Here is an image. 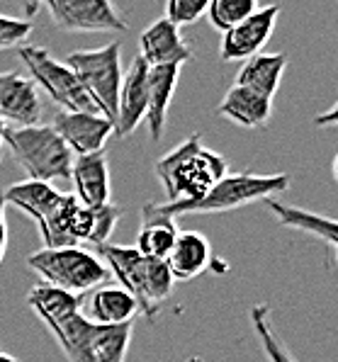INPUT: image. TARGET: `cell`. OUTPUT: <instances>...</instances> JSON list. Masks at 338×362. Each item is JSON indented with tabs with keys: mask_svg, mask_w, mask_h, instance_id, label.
<instances>
[{
	"mask_svg": "<svg viewBox=\"0 0 338 362\" xmlns=\"http://www.w3.org/2000/svg\"><path fill=\"white\" fill-rule=\"evenodd\" d=\"M5 204L25 211L40 226L44 248H69L91 236V209L76 202L74 194L59 192L54 185L22 180L3 190Z\"/></svg>",
	"mask_w": 338,
	"mask_h": 362,
	"instance_id": "1",
	"label": "cell"
},
{
	"mask_svg": "<svg viewBox=\"0 0 338 362\" xmlns=\"http://www.w3.org/2000/svg\"><path fill=\"white\" fill-rule=\"evenodd\" d=\"M153 173L168 197L165 204H175L204 197L214 187V182H219L229 170L224 156L202 146L199 134H192L173 151L161 156Z\"/></svg>",
	"mask_w": 338,
	"mask_h": 362,
	"instance_id": "2",
	"label": "cell"
},
{
	"mask_svg": "<svg viewBox=\"0 0 338 362\" xmlns=\"http://www.w3.org/2000/svg\"><path fill=\"white\" fill-rule=\"evenodd\" d=\"M290 187L287 173H273V175H258V173H226L219 182L204 197L192 202L161 204L165 214L187 216V214H224L241 207H248L260 199H275Z\"/></svg>",
	"mask_w": 338,
	"mask_h": 362,
	"instance_id": "3",
	"label": "cell"
},
{
	"mask_svg": "<svg viewBox=\"0 0 338 362\" xmlns=\"http://www.w3.org/2000/svg\"><path fill=\"white\" fill-rule=\"evenodd\" d=\"M3 144L13 151V158L25 170L27 180L47 182L66 180L71 175L74 153L66 148V144L59 139V134L47 124L20 127V129L5 132Z\"/></svg>",
	"mask_w": 338,
	"mask_h": 362,
	"instance_id": "4",
	"label": "cell"
},
{
	"mask_svg": "<svg viewBox=\"0 0 338 362\" xmlns=\"http://www.w3.org/2000/svg\"><path fill=\"white\" fill-rule=\"evenodd\" d=\"M132 328L134 324L98 326L78 311L52 326L49 333L57 338L69 362H124L132 343Z\"/></svg>",
	"mask_w": 338,
	"mask_h": 362,
	"instance_id": "5",
	"label": "cell"
},
{
	"mask_svg": "<svg viewBox=\"0 0 338 362\" xmlns=\"http://www.w3.org/2000/svg\"><path fill=\"white\" fill-rule=\"evenodd\" d=\"M66 66L71 69V74L78 78L88 98L95 103L98 112L107 122H112L115 127L122 78H124V71H122V44L115 39V42L105 44V47L74 52L66 59Z\"/></svg>",
	"mask_w": 338,
	"mask_h": 362,
	"instance_id": "6",
	"label": "cell"
},
{
	"mask_svg": "<svg viewBox=\"0 0 338 362\" xmlns=\"http://www.w3.org/2000/svg\"><path fill=\"white\" fill-rule=\"evenodd\" d=\"M27 265L44 280V285L81 294L107 285L110 270L98 253L78 246L69 248H42L27 258Z\"/></svg>",
	"mask_w": 338,
	"mask_h": 362,
	"instance_id": "7",
	"label": "cell"
},
{
	"mask_svg": "<svg viewBox=\"0 0 338 362\" xmlns=\"http://www.w3.org/2000/svg\"><path fill=\"white\" fill-rule=\"evenodd\" d=\"M18 57L22 59V64L27 66L35 86L47 93V95L52 98V103L59 105L61 112L100 115L95 103L83 90L78 78L71 74L69 66L54 59L47 49L22 44V47H18Z\"/></svg>",
	"mask_w": 338,
	"mask_h": 362,
	"instance_id": "8",
	"label": "cell"
},
{
	"mask_svg": "<svg viewBox=\"0 0 338 362\" xmlns=\"http://www.w3.org/2000/svg\"><path fill=\"white\" fill-rule=\"evenodd\" d=\"M42 8L64 32H127L129 25L110 0H44Z\"/></svg>",
	"mask_w": 338,
	"mask_h": 362,
	"instance_id": "9",
	"label": "cell"
},
{
	"mask_svg": "<svg viewBox=\"0 0 338 362\" xmlns=\"http://www.w3.org/2000/svg\"><path fill=\"white\" fill-rule=\"evenodd\" d=\"M280 18V5H265L258 8L251 18H246L241 25L224 32L219 44L221 61H248L256 54H263V47L268 44L270 35L275 30V22Z\"/></svg>",
	"mask_w": 338,
	"mask_h": 362,
	"instance_id": "10",
	"label": "cell"
},
{
	"mask_svg": "<svg viewBox=\"0 0 338 362\" xmlns=\"http://www.w3.org/2000/svg\"><path fill=\"white\" fill-rule=\"evenodd\" d=\"M44 115L40 88L20 71H0V119L5 124L35 127Z\"/></svg>",
	"mask_w": 338,
	"mask_h": 362,
	"instance_id": "11",
	"label": "cell"
},
{
	"mask_svg": "<svg viewBox=\"0 0 338 362\" xmlns=\"http://www.w3.org/2000/svg\"><path fill=\"white\" fill-rule=\"evenodd\" d=\"M52 129L59 134V139L74 153V158L105 151L110 136L115 134L112 122H107L103 115L88 112H59L54 117Z\"/></svg>",
	"mask_w": 338,
	"mask_h": 362,
	"instance_id": "12",
	"label": "cell"
},
{
	"mask_svg": "<svg viewBox=\"0 0 338 362\" xmlns=\"http://www.w3.org/2000/svg\"><path fill=\"white\" fill-rule=\"evenodd\" d=\"M165 265L175 282H187L207 270H214V275H221V270H226V263H219L214 258L209 238L199 231H180L165 258Z\"/></svg>",
	"mask_w": 338,
	"mask_h": 362,
	"instance_id": "13",
	"label": "cell"
},
{
	"mask_svg": "<svg viewBox=\"0 0 338 362\" xmlns=\"http://www.w3.org/2000/svg\"><path fill=\"white\" fill-rule=\"evenodd\" d=\"M71 182H74L76 202L86 209H98L110 202V160L107 151L91 156H76L71 165Z\"/></svg>",
	"mask_w": 338,
	"mask_h": 362,
	"instance_id": "14",
	"label": "cell"
},
{
	"mask_svg": "<svg viewBox=\"0 0 338 362\" xmlns=\"http://www.w3.org/2000/svg\"><path fill=\"white\" fill-rule=\"evenodd\" d=\"M139 49V59H144L148 69H153V66H182L192 59L190 44L182 39L178 27L170 25L165 18H158L141 32Z\"/></svg>",
	"mask_w": 338,
	"mask_h": 362,
	"instance_id": "15",
	"label": "cell"
},
{
	"mask_svg": "<svg viewBox=\"0 0 338 362\" xmlns=\"http://www.w3.org/2000/svg\"><path fill=\"white\" fill-rule=\"evenodd\" d=\"M146 76L148 66L136 57L122 78V90L117 103V119H115V136L127 139L146 117Z\"/></svg>",
	"mask_w": 338,
	"mask_h": 362,
	"instance_id": "16",
	"label": "cell"
},
{
	"mask_svg": "<svg viewBox=\"0 0 338 362\" xmlns=\"http://www.w3.org/2000/svg\"><path fill=\"white\" fill-rule=\"evenodd\" d=\"M180 69L182 66H153L148 69L146 76V122L148 134L153 141H158L163 136L165 129V117H168V107L173 103L175 88L180 81Z\"/></svg>",
	"mask_w": 338,
	"mask_h": 362,
	"instance_id": "17",
	"label": "cell"
},
{
	"mask_svg": "<svg viewBox=\"0 0 338 362\" xmlns=\"http://www.w3.org/2000/svg\"><path fill=\"white\" fill-rule=\"evenodd\" d=\"M180 229L175 226V219L161 209V204L148 202L141 209V226L139 236H136V250L146 258L165 260L173 248L175 238H178Z\"/></svg>",
	"mask_w": 338,
	"mask_h": 362,
	"instance_id": "18",
	"label": "cell"
},
{
	"mask_svg": "<svg viewBox=\"0 0 338 362\" xmlns=\"http://www.w3.org/2000/svg\"><path fill=\"white\" fill-rule=\"evenodd\" d=\"M139 314V304L127 289L120 285H100L91 294L86 319L98 326H124L134 324Z\"/></svg>",
	"mask_w": 338,
	"mask_h": 362,
	"instance_id": "19",
	"label": "cell"
},
{
	"mask_svg": "<svg viewBox=\"0 0 338 362\" xmlns=\"http://www.w3.org/2000/svg\"><path fill=\"white\" fill-rule=\"evenodd\" d=\"M219 115L224 119L234 122L243 129H260L270 122L273 115V100L258 95L248 88L231 86L219 105Z\"/></svg>",
	"mask_w": 338,
	"mask_h": 362,
	"instance_id": "20",
	"label": "cell"
},
{
	"mask_svg": "<svg viewBox=\"0 0 338 362\" xmlns=\"http://www.w3.org/2000/svg\"><path fill=\"white\" fill-rule=\"evenodd\" d=\"M287 69V54H256L236 74V83L239 88H248V90L258 93V95L273 100L280 88V81Z\"/></svg>",
	"mask_w": 338,
	"mask_h": 362,
	"instance_id": "21",
	"label": "cell"
},
{
	"mask_svg": "<svg viewBox=\"0 0 338 362\" xmlns=\"http://www.w3.org/2000/svg\"><path fill=\"white\" fill-rule=\"evenodd\" d=\"M265 202H268L270 211H273L275 219H278L285 229L309 233V236L324 241L331 250H336V243H338L336 221L331 219V216H321L317 211L299 209V207H292V204H282L278 199H265Z\"/></svg>",
	"mask_w": 338,
	"mask_h": 362,
	"instance_id": "22",
	"label": "cell"
},
{
	"mask_svg": "<svg viewBox=\"0 0 338 362\" xmlns=\"http://www.w3.org/2000/svg\"><path fill=\"white\" fill-rule=\"evenodd\" d=\"M27 304L40 316V321L44 326L52 328L61 324V321H66L69 316L78 314L83 306V297L81 294L64 292V289H57V287H49V285H37L27 294Z\"/></svg>",
	"mask_w": 338,
	"mask_h": 362,
	"instance_id": "23",
	"label": "cell"
},
{
	"mask_svg": "<svg viewBox=\"0 0 338 362\" xmlns=\"http://www.w3.org/2000/svg\"><path fill=\"white\" fill-rule=\"evenodd\" d=\"M258 10L253 0H212L207 3V20L217 32H229Z\"/></svg>",
	"mask_w": 338,
	"mask_h": 362,
	"instance_id": "24",
	"label": "cell"
},
{
	"mask_svg": "<svg viewBox=\"0 0 338 362\" xmlns=\"http://www.w3.org/2000/svg\"><path fill=\"white\" fill-rule=\"evenodd\" d=\"M268 306L265 304H258L251 309V324H253V331H256L258 341L263 343L265 348V355H268L270 362H295L290 358V353L285 350V345L280 343V338L273 333V326H270V314H268Z\"/></svg>",
	"mask_w": 338,
	"mask_h": 362,
	"instance_id": "25",
	"label": "cell"
},
{
	"mask_svg": "<svg viewBox=\"0 0 338 362\" xmlns=\"http://www.w3.org/2000/svg\"><path fill=\"white\" fill-rule=\"evenodd\" d=\"M91 216L93 219H91V236H88V241L95 243V246H103L112 236L115 226H117L122 216V209L115 202H107L98 209H91Z\"/></svg>",
	"mask_w": 338,
	"mask_h": 362,
	"instance_id": "26",
	"label": "cell"
},
{
	"mask_svg": "<svg viewBox=\"0 0 338 362\" xmlns=\"http://www.w3.org/2000/svg\"><path fill=\"white\" fill-rule=\"evenodd\" d=\"M204 13H207V0H170L165 5V20L178 27V30L195 25Z\"/></svg>",
	"mask_w": 338,
	"mask_h": 362,
	"instance_id": "27",
	"label": "cell"
},
{
	"mask_svg": "<svg viewBox=\"0 0 338 362\" xmlns=\"http://www.w3.org/2000/svg\"><path fill=\"white\" fill-rule=\"evenodd\" d=\"M32 30H35L32 20L0 15V52L13 49V47H22L25 39L32 35Z\"/></svg>",
	"mask_w": 338,
	"mask_h": 362,
	"instance_id": "28",
	"label": "cell"
},
{
	"mask_svg": "<svg viewBox=\"0 0 338 362\" xmlns=\"http://www.w3.org/2000/svg\"><path fill=\"white\" fill-rule=\"evenodd\" d=\"M5 248H8V221H5V199L0 190V263L5 258Z\"/></svg>",
	"mask_w": 338,
	"mask_h": 362,
	"instance_id": "29",
	"label": "cell"
},
{
	"mask_svg": "<svg viewBox=\"0 0 338 362\" xmlns=\"http://www.w3.org/2000/svg\"><path fill=\"white\" fill-rule=\"evenodd\" d=\"M5 132H8V124L0 119V163H3V139H5Z\"/></svg>",
	"mask_w": 338,
	"mask_h": 362,
	"instance_id": "30",
	"label": "cell"
},
{
	"mask_svg": "<svg viewBox=\"0 0 338 362\" xmlns=\"http://www.w3.org/2000/svg\"><path fill=\"white\" fill-rule=\"evenodd\" d=\"M0 362H20V360L15 358V355H10V353H3V350H0Z\"/></svg>",
	"mask_w": 338,
	"mask_h": 362,
	"instance_id": "31",
	"label": "cell"
}]
</instances>
